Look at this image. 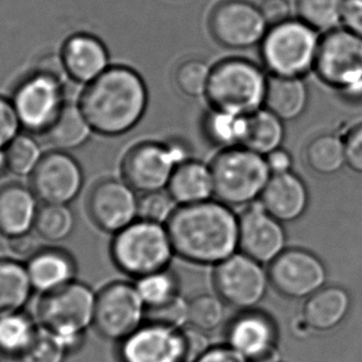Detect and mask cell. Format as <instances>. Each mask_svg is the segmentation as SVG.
<instances>
[{
  "label": "cell",
  "mask_w": 362,
  "mask_h": 362,
  "mask_svg": "<svg viewBox=\"0 0 362 362\" xmlns=\"http://www.w3.org/2000/svg\"><path fill=\"white\" fill-rule=\"evenodd\" d=\"M175 256L200 266H216L238 250V217L222 202L176 207L165 225Z\"/></svg>",
  "instance_id": "cell-1"
},
{
  "label": "cell",
  "mask_w": 362,
  "mask_h": 362,
  "mask_svg": "<svg viewBox=\"0 0 362 362\" xmlns=\"http://www.w3.org/2000/svg\"><path fill=\"white\" fill-rule=\"evenodd\" d=\"M148 96L146 82L136 70L115 65L86 85L78 105L93 132L118 136L141 122L146 115Z\"/></svg>",
  "instance_id": "cell-2"
},
{
  "label": "cell",
  "mask_w": 362,
  "mask_h": 362,
  "mask_svg": "<svg viewBox=\"0 0 362 362\" xmlns=\"http://www.w3.org/2000/svg\"><path fill=\"white\" fill-rule=\"evenodd\" d=\"M65 69L60 55L41 57L14 88L11 102L21 128L44 134L65 106Z\"/></svg>",
  "instance_id": "cell-3"
},
{
  "label": "cell",
  "mask_w": 362,
  "mask_h": 362,
  "mask_svg": "<svg viewBox=\"0 0 362 362\" xmlns=\"http://www.w3.org/2000/svg\"><path fill=\"white\" fill-rule=\"evenodd\" d=\"M96 298L93 288L75 281L41 296L37 303L36 320L55 337L69 356L85 346L87 330L93 327Z\"/></svg>",
  "instance_id": "cell-4"
},
{
  "label": "cell",
  "mask_w": 362,
  "mask_h": 362,
  "mask_svg": "<svg viewBox=\"0 0 362 362\" xmlns=\"http://www.w3.org/2000/svg\"><path fill=\"white\" fill-rule=\"evenodd\" d=\"M110 255L117 269L136 281L168 269L175 252L165 225L138 218L112 236Z\"/></svg>",
  "instance_id": "cell-5"
},
{
  "label": "cell",
  "mask_w": 362,
  "mask_h": 362,
  "mask_svg": "<svg viewBox=\"0 0 362 362\" xmlns=\"http://www.w3.org/2000/svg\"><path fill=\"white\" fill-rule=\"evenodd\" d=\"M267 78L250 61H222L211 70L206 97L212 110L237 116H251L264 107Z\"/></svg>",
  "instance_id": "cell-6"
},
{
  "label": "cell",
  "mask_w": 362,
  "mask_h": 362,
  "mask_svg": "<svg viewBox=\"0 0 362 362\" xmlns=\"http://www.w3.org/2000/svg\"><path fill=\"white\" fill-rule=\"evenodd\" d=\"M214 197L227 206H248L261 197L271 179L266 156L243 146L230 148L211 165Z\"/></svg>",
  "instance_id": "cell-7"
},
{
  "label": "cell",
  "mask_w": 362,
  "mask_h": 362,
  "mask_svg": "<svg viewBox=\"0 0 362 362\" xmlns=\"http://www.w3.org/2000/svg\"><path fill=\"white\" fill-rule=\"evenodd\" d=\"M320 40L302 21L271 26L261 42L262 57L273 76L302 77L314 69Z\"/></svg>",
  "instance_id": "cell-8"
},
{
  "label": "cell",
  "mask_w": 362,
  "mask_h": 362,
  "mask_svg": "<svg viewBox=\"0 0 362 362\" xmlns=\"http://www.w3.org/2000/svg\"><path fill=\"white\" fill-rule=\"evenodd\" d=\"M314 70L344 96L362 100L361 36L345 28L327 33L319 44Z\"/></svg>",
  "instance_id": "cell-9"
},
{
  "label": "cell",
  "mask_w": 362,
  "mask_h": 362,
  "mask_svg": "<svg viewBox=\"0 0 362 362\" xmlns=\"http://www.w3.org/2000/svg\"><path fill=\"white\" fill-rule=\"evenodd\" d=\"M187 160V148L176 141H143L123 156L122 179L139 194L166 190L176 166Z\"/></svg>",
  "instance_id": "cell-10"
},
{
  "label": "cell",
  "mask_w": 362,
  "mask_h": 362,
  "mask_svg": "<svg viewBox=\"0 0 362 362\" xmlns=\"http://www.w3.org/2000/svg\"><path fill=\"white\" fill-rule=\"evenodd\" d=\"M146 308L136 283L115 281L97 292L93 329L98 337L119 342L146 322Z\"/></svg>",
  "instance_id": "cell-11"
},
{
  "label": "cell",
  "mask_w": 362,
  "mask_h": 362,
  "mask_svg": "<svg viewBox=\"0 0 362 362\" xmlns=\"http://www.w3.org/2000/svg\"><path fill=\"white\" fill-rule=\"evenodd\" d=\"M212 282L226 305L250 310L266 297L269 277L259 262L236 252L215 266Z\"/></svg>",
  "instance_id": "cell-12"
},
{
  "label": "cell",
  "mask_w": 362,
  "mask_h": 362,
  "mask_svg": "<svg viewBox=\"0 0 362 362\" xmlns=\"http://www.w3.org/2000/svg\"><path fill=\"white\" fill-rule=\"evenodd\" d=\"M184 329L146 320L129 337L117 342V360L118 362H192V351Z\"/></svg>",
  "instance_id": "cell-13"
},
{
  "label": "cell",
  "mask_w": 362,
  "mask_h": 362,
  "mask_svg": "<svg viewBox=\"0 0 362 362\" xmlns=\"http://www.w3.org/2000/svg\"><path fill=\"white\" fill-rule=\"evenodd\" d=\"M269 284L288 299H307L327 283L324 262L303 248H286L268 264Z\"/></svg>",
  "instance_id": "cell-14"
},
{
  "label": "cell",
  "mask_w": 362,
  "mask_h": 362,
  "mask_svg": "<svg viewBox=\"0 0 362 362\" xmlns=\"http://www.w3.org/2000/svg\"><path fill=\"white\" fill-rule=\"evenodd\" d=\"M138 192L123 180L106 177L90 187L86 210L95 226L110 235L138 220Z\"/></svg>",
  "instance_id": "cell-15"
},
{
  "label": "cell",
  "mask_w": 362,
  "mask_h": 362,
  "mask_svg": "<svg viewBox=\"0 0 362 362\" xmlns=\"http://www.w3.org/2000/svg\"><path fill=\"white\" fill-rule=\"evenodd\" d=\"M83 184L80 163L67 151L55 149L42 156L29 181L39 202L51 205H70L80 195Z\"/></svg>",
  "instance_id": "cell-16"
},
{
  "label": "cell",
  "mask_w": 362,
  "mask_h": 362,
  "mask_svg": "<svg viewBox=\"0 0 362 362\" xmlns=\"http://www.w3.org/2000/svg\"><path fill=\"white\" fill-rule=\"evenodd\" d=\"M212 35L228 49H248L261 44L269 26L258 6L246 0H226L210 18Z\"/></svg>",
  "instance_id": "cell-17"
},
{
  "label": "cell",
  "mask_w": 362,
  "mask_h": 362,
  "mask_svg": "<svg viewBox=\"0 0 362 362\" xmlns=\"http://www.w3.org/2000/svg\"><path fill=\"white\" fill-rule=\"evenodd\" d=\"M227 345L250 362H279V332L273 317L266 313L242 310L226 332Z\"/></svg>",
  "instance_id": "cell-18"
},
{
  "label": "cell",
  "mask_w": 362,
  "mask_h": 362,
  "mask_svg": "<svg viewBox=\"0 0 362 362\" xmlns=\"http://www.w3.org/2000/svg\"><path fill=\"white\" fill-rule=\"evenodd\" d=\"M282 222L269 215L261 202L248 205L238 217V250L261 264H271L284 250Z\"/></svg>",
  "instance_id": "cell-19"
},
{
  "label": "cell",
  "mask_w": 362,
  "mask_h": 362,
  "mask_svg": "<svg viewBox=\"0 0 362 362\" xmlns=\"http://www.w3.org/2000/svg\"><path fill=\"white\" fill-rule=\"evenodd\" d=\"M66 75L81 85H88L110 67V52L97 36L77 33L66 39L60 54Z\"/></svg>",
  "instance_id": "cell-20"
},
{
  "label": "cell",
  "mask_w": 362,
  "mask_h": 362,
  "mask_svg": "<svg viewBox=\"0 0 362 362\" xmlns=\"http://www.w3.org/2000/svg\"><path fill=\"white\" fill-rule=\"evenodd\" d=\"M26 271L35 294L45 296L77 281L78 266L65 248L42 246L25 261Z\"/></svg>",
  "instance_id": "cell-21"
},
{
  "label": "cell",
  "mask_w": 362,
  "mask_h": 362,
  "mask_svg": "<svg viewBox=\"0 0 362 362\" xmlns=\"http://www.w3.org/2000/svg\"><path fill=\"white\" fill-rule=\"evenodd\" d=\"M41 202L30 187L8 182L0 187V236L6 240L34 232Z\"/></svg>",
  "instance_id": "cell-22"
},
{
  "label": "cell",
  "mask_w": 362,
  "mask_h": 362,
  "mask_svg": "<svg viewBox=\"0 0 362 362\" xmlns=\"http://www.w3.org/2000/svg\"><path fill=\"white\" fill-rule=\"evenodd\" d=\"M266 211L282 223L297 221L305 214L309 192L305 182L292 171L272 175L259 197Z\"/></svg>",
  "instance_id": "cell-23"
},
{
  "label": "cell",
  "mask_w": 362,
  "mask_h": 362,
  "mask_svg": "<svg viewBox=\"0 0 362 362\" xmlns=\"http://www.w3.org/2000/svg\"><path fill=\"white\" fill-rule=\"evenodd\" d=\"M350 308L351 297L347 291L337 286H324L307 298L302 322L313 332H330L346 319Z\"/></svg>",
  "instance_id": "cell-24"
},
{
  "label": "cell",
  "mask_w": 362,
  "mask_h": 362,
  "mask_svg": "<svg viewBox=\"0 0 362 362\" xmlns=\"http://www.w3.org/2000/svg\"><path fill=\"white\" fill-rule=\"evenodd\" d=\"M177 206L209 202L214 197L211 166L189 160L175 168L166 187Z\"/></svg>",
  "instance_id": "cell-25"
},
{
  "label": "cell",
  "mask_w": 362,
  "mask_h": 362,
  "mask_svg": "<svg viewBox=\"0 0 362 362\" xmlns=\"http://www.w3.org/2000/svg\"><path fill=\"white\" fill-rule=\"evenodd\" d=\"M308 87L302 77L273 76L267 83L264 108L283 122L293 121L307 110Z\"/></svg>",
  "instance_id": "cell-26"
},
{
  "label": "cell",
  "mask_w": 362,
  "mask_h": 362,
  "mask_svg": "<svg viewBox=\"0 0 362 362\" xmlns=\"http://www.w3.org/2000/svg\"><path fill=\"white\" fill-rule=\"evenodd\" d=\"M93 129L78 103L66 102L59 116L42 134L55 151L78 149L90 141Z\"/></svg>",
  "instance_id": "cell-27"
},
{
  "label": "cell",
  "mask_w": 362,
  "mask_h": 362,
  "mask_svg": "<svg viewBox=\"0 0 362 362\" xmlns=\"http://www.w3.org/2000/svg\"><path fill=\"white\" fill-rule=\"evenodd\" d=\"M40 324L25 310L0 315V356L21 361L40 332Z\"/></svg>",
  "instance_id": "cell-28"
},
{
  "label": "cell",
  "mask_w": 362,
  "mask_h": 362,
  "mask_svg": "<svg viewBox=\"0 0 362 362\" xmlns=\"http://www.w3.org/2000/svg\"><path fill=\"white\" fill-rule=\"evenodd\" d=\"M35 294L26 271L25 262L0 257V315L24 310Z\"/></svg>",
  "instance_id": "cell-29"
},
{
  "label": "cell",
  "mask_w": 362,
  "mask_h": 362,
  "mask_svg": "<svg viewBox=\"0 0 362 362\" xmlns=\"http://www.w3.org/2000/svg\"><path fill=\"white\" fill-rule=\"evenodd\" d=\"M284 122L267 108L255 112L247 119V131L242 146L267 156L278 148H282L284 141Z\"/></svg>",
  "instance_id": "cell-30"
},
{
  "label": "cell",
  "mask_w": 362,
  "mask_h": 362,
  "mask_svg": "<svg viewBox=\"0 0 362 362\" xmlns=\"http://www.w3.org/2000/svg\"><path fill=\"white\" fill-rule=\"evenodd\" d=\"M75 227L76 216L70 205L41 204L34 232L41 241L56 246L69 240Z\"/></svg>",
  "instance_id": "cell-31"
},
{
  "label": "cell",
  "mask_w": 362,
  "mask_h": 362,
  "mask_svg": "<svg viewBox=\"0 0 362 362\" xmlns=\"http://www.w3.org/2000/svg\"><path fill=\"white\" fill-rule=\"evenodd\" d=\"M307 164L319 175H334L346 165L344 139L334 134L314 138L305 151Z\"/></svg>",
  "instance_id": "cell-32"
},
{
  "label": "cell",
  "mask_w": 362,
  "mask_h": 362,
  "mask_svg": "<svg viewBox=\"0 0 362 362\" xmlns=\"http://www.w3.org/2000/svg\"><path fill=\"white\" fill-rule=\"evenodd\" d=\"M134 283L146 309L163 307L180 296L179 279L170 268L148 274Z\"/></svg>",
  "instance_id": "cell-33"
},
{
  "label": "cell",
  "mask_w": 362,
  "mask_h": 362,
  "mask_svg": "<svg viewBox=\"0 0 362 362\" xmlns=\"http://www.w3.org/2000/svg\"><path fill=\"white\" fill-rule=\"evenodd\" d=\"M344 0H297L299 21L314 30L330 33L342 24Z\"/></svg>",
  "instance_id": "cell-34"
},
{
  "label": "cell",
  "mask_w": 362,
  "mask_h": 362,
  "mask_svg": "<svg viewBox=\"0 0 362 362\" xmlns=\"http://www.w3.org/2000/svg\"><path fill=\"white\" fill-rule=\"evenodd\" d=\"M248 116H237L212 110L206 117L205 131L212 143L226 149L242 146L247 131Z\"/></svg>",
  "instance_id": "cell-35"
},
{
  "label": "cell",
  "mask_w": 362,
  "mask_h": 362,
  "mask_svg": "<svg viewBox=\"0 0 362 362\" xmlns=\"http://www.w3.org/2000/svg\"><path fill=\"white\" fill-rule=\"evenodd\" d=\"M40 144L30 134H19L6 148L8 171L16 176H29L42 159Z\"/></svg>",
  "instance_id": "cell-36"
},
{
  "label": "cell",
  "mask_w": 362,
  "mask_h": 362,
  "mask_svg": "<svg viewBox=\"0 0 362 362\" xmlns=\"http://www.w3.org/2000/svg\"><path fill=\"white\" fill-rule=\"evenodd\" d=\"M226 304L218 296L200 294L189 302L187 325L202 332L216 330L226 313Z\"/></svg>",
  "instance_id": "cell-37"
},
{
  "label": "cell",
  "mask_w": 362,
  "mask_h": 362,
  "mask_svg": "<svg viewBox=\"0 0 362 362\" xmlns=\"http://www.w3.org/2000/svg\"><path fill=\"white\" fill-rule=\"evenodd\" d=\"M211 69L202 60L182 62L175 72V85L187 97L206 96Z\"/></svg>",
  "instance_id": "cell-38"
},
{
  "label": "cell",
  "mask_w": 362,
  "mask_h": 362,
  "mask_svg": "<svg viewBox=\"0 0 362 362\" xmlns=\"http://www.w3.org/2000/svg\"><path fill=\"white\" fill-rule=\"evenodd\" d=\"M176 207L177 205L168 190L141 194L138 202V218L166 225Z\"/></svg>",
  "instance_id": "cell-39"
},
{
  "label": "cell",
  "mask_w": 362,
  "mask_h": 362,
  "mask_svg": "<svg viewBox=\"0 0 362 362\" xmlns=\"http://www.w3.org/2000/svg\"><path fill=\"white\" fill-rule=\"evenodd\" d=\"M67 352L55 337L41 327L35 342L19 362H66Z\"/></svg>",
  "instance_id": "cell-40"
},
{
  "label": "cell",
  "mask_w": 362,
  "mask_h": 362,
  "mask_svg": "<svg viewBox=\"0 0 362 362\" xmlns=\"http://www.w3.org/2000/svg\"><path fill=\"white\" fill-rule=\"evenodd\" d=\"M146 320L175 329H184L189 322V302L179 296L163 307L146 309Z\"/></svg>",
  "instance_id": "cell-41"
},
{
  "label": "cell",
  "mask_w": 362,
  "mask_h": 362,
  "mask_svg": "<svg viewBox=\"0 0 362 362\" xmlns=\"http://www.w3.org/2000/svg\"><path fill=\"white\" fill-rule=\"evenodd\" d=\"M21 121L9 98L0 96V149H6L21 134Z\"/></svg>",
  "instance_id": "cell-42"
},
{
  "label": "cell",
  "mask_w": 362,
  "mask_h": 362,
  "mask_svg": "<svg viewBox=\"0 0 362 362\" xmlns=\"http://www.w3.org/2000/svg\"><path fill=\"white\" fill-rule=\"evenodd\" d=\"M346 151V165L362 174V124L352 128L344 139Z\"/></svg>",
  "instance_id": "cell-43"
},
{
  "label": "cell",
  "mask_w": 362,
  "mask_h": 362,
  "mask_svg": "<svg viewBox=\"0 0 362 362\" xmlns=\"http://www.w3.org/2000/svg\"><path fill=\"white\" fill-rule=\"evenodd\" d=\"M259 9L269 28L291 19V4L288 0H263Z\"/></svg>",
  "instance_id": "cell-44"
},
{
  "label": "cell",
  "mask_w": 362,
  "mask_h": 362,
  "mask_svg": "<svg viewBox=\"0 0 362 362\" xmlns=\"http://www.w3.org/2000/svg\"><path fill=\"white\" fill-rule=\"evenodd\" d=\"M192 362H250L228 345H215L206 349Z\"/></svg>",
  "instance_id": "cell-45"
},
{
  "label": "cell",
  "mask_w": 362,
  "mask_h": 362,
  "mask_svg": "<svg viewBox=\"0 0 362 362\" xmlns=\"http://www.w3.org/2000/svg\"><path fill=\"white\" fill-rule=\"evenodd\" d=\"M342 24L345 29L362 37V0H344Z\"/></svg>",
  "instance_id": "cell-46"
},
{
  "label": "cell",
  "mask_w": 362,
  "mask_h": 362,
  "mask_svg": "<svg viewBox=\"0 0 362 362\" xmlns=\"http://www.w3.org/2000/svg\"><path fill=\"white\" fill-rule=\"evenodd\" d=\"M39 240L40 238L36 236L35 232H34V235H33V232H30V233L23 235V236L8 240L9 250L16 256L25 257V261H28L40 247H42L39 245Z\"/></svg>",
  "instance_id": "cell-47"
},
{
  "label": "cell",
  "mask_w": 362,
  "mask_h": 362,
  "mask_svg": "<svg viewBox=\"0 0 362 362\" xmlns=\"http://www.w3.org/2000/svg\"><path fill=\"white\" fill-rule=\"evenodd\" d=\"M267 165L271 170L272 175L286 174L292 171L293 158L283 148H278L266 156Z\"/></svg>",
  "instance_id": "cell-48"
},
{
  "label": "cell",
  "mask_w": 362,
  "mask_h": 362,
  "mask_svg": "<svg viewBox=\"0 0 362 362\" xmlns=\"http://www.w3.org/2000/svg\"><path fill=\"white\" fill-rule=\"evenodd\" d=\"M8 171L6 166V149H0V176Z\"/></svg>",
  "instance_id": "cell-49"
},
{
  "label": "cell",
  "mask_w": 362,
  "mask_h": 362,
  "mask_svg": "<svg viewBox=\"0 0 362 362\" xmlns=\"http://www.w3.org/2000/svg\"><path fill=\"white\" fill-rule=\"evenodd\" d=\"M0 362H1V361H0Z\"/></svg>",
  "instance_id": "cell-50"
}]
</instances>
